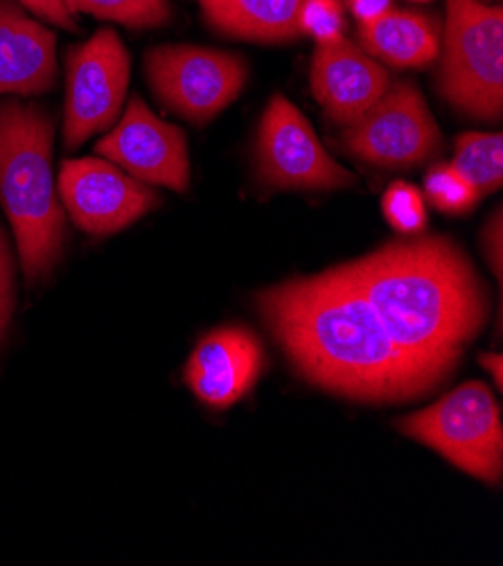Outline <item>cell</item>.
Returning <instances> with one entry per match:
<instances>
[{
	"instance_id": "cell-11",
	"label": "cell",
	"mask_w": 503,
	"mask_h": 566,
	"mask_svg": "<svg viewBox=\"0 0 503 566\" xmlns=\"http://www.w3.org/2000/svg\"><path fill=\"white\" fill-rule=\"evenodd\" d=\"M95 151L147 186L175 192H186L190 186L186 134L154 116L140 97H132L120 123L97 143Z\"/></svg>"
},
{
	"instance_id": "cell-18",
	"label": "cell",
	"mask_w": 503,
	"mask_h": 566,
	"mask_svg": "<svg viewBox=\"0 0 503 566\" xmlns=\"http://www.w3.org/2000/svg\"><path fill=\"white\" fill-rule=\"evenodd\" d=\"M66 6L73 14H91L132 30L160 28L172 19L167 0H66Z\"/></svg>"
},
{
	"instance_id": "cell-21",
	"label": "cell",
	"mask_w": 503,
	"mask_h": 566,
	"mask_svg": "<svg viewBox=\"0 0 503 566\" xmlns=\"http://www.w3.org/2000/svg\"><path fill=\"white\" fill-rule=\"evenodd\" d=\"M301 34L321 43H332L346 36V17L342 0H303L298 17Z\"/></svg>"
},
{
	"instance_id": "cell-2",
	"label": "cell",
	"mask_w": 503,
	"mask_h": 566,
	"mask_svg": "<svg viewBox=\"0 0 503 566\" xmlns=\"http://www.w3.org/2000/svg\"><path fill=\"white\" fill-rule=\"evenodd\" d=\"M388 336L442 379L488 318L470 258L444 235H402L342 264Z\"/></svg>"
},
{
	"instance_id": "cell-25",
	"label": "cell",
	"mask_w": 503,
	"mask_h": 566,
	"mask_svg": "<svg viewBox=\"0 0 503 566\" xmlns=\"http://www.w3.org/2000/svg\"><path fill=\"white\" fill-rule=\"evenodd\" d=\"M359 23H370L390 10V0H346Z\"/></svg>"
},
{
	"instance_id": "cell-23",
	"label": "cell",
	"mask_w": 503,
	"mask_h": 566,
	"mask_svg": "<svg viewBox=\"0 0 503 566\" xmlns=\"http://www.w3.org/2000/svg\"><path fill=\"white\" fill-rule=\"evenodd\" d=\"M12 314V255L8 238L0 229V336H3Z\"/></svg>"
},
{
	"instance_id": "cell-22",
	"label": "cell",
	"mask_w": 503,
	"mask_h": 566,
	"mask_svg": "<svg viewBox=\"0 0 503 566\" xmlns=\"http://www.w3.org/2000/svg\"><path fill=\"white\" fill-rule=\"evenodd\" d=\"M17 3H21V8L30 10L34 17L57 25V28H64V30H77V21L73 19V12L69 10L66 0H17Z\"/></svg>"
},
{
	"instance_id": "cell-10",
	"label": "cell",
	"mask_w": 503,
	"mask_h": 566,
	"mask_svg": "<svg viewBox=\"0 0 503 566\" xmlns=\"http://www.w3.org/2000/svg\"><path fill=\"white\" fill-rule=\"evenodd\" d=\"M60 199L84 233H118L160 206L151 186L129 177L111 160H66L60 172Z\"/></svg>"
},
{
	"instance_id": "cell-8",
	"label": "cell",
	"mask_w": 503,
	"mask_h": 566,
	"mask_svg": "<svg viewBox=\"0 0 503 566\" xmlns=\"http://www.w3.org/2000/svg\"><path fill=\"white\" fill-rule=\"evenodd\" d=\"M132 60L120 36L97 30L88 41L69 50L64 143L69 149L108 129L120 116L129 88Z\"/></svg>"
},
{
	"instance_id": "cell-16",
	"label": "cell",
	"mask_w": 503,
	"mask_h": 566,
	"mask_svg": "<svg viewBox=\"0 0 503 566\" xmlns=\"http://www.w3.org/2000/svg\"><path fill=\"white\" fill-rule=\"evenodd\" d=\"M206 23L233 39L253 43L298 41L303 0H199Z\"/></svg>"
},
{
	"instance_id": "cell-3",
	"label": "cell",
	"mask_w": 503,
	"mask_h": 566,
	"mask_svg": "<svg viewBox=\"0 0 503 566\" xmlns=\"http://www.w3.org/2000/svg\"><path fill=\"white\" fill-rule=\"evenodd\" d=\"M52 118L36 104H0V206L19 244L28 282L60 262L66 212L52 175Z\"/></svg>"
},
{
	"instance_id": "cell-4",
	"label": "cell",
	"mask_w": 503,
	"mask_h": 566,
	"mask_svg": "<svg viewBox=\"0 0 503 566\" xmlns=\"http://www.w3.org/2000/svg\"><path fill=\"white\" fill-rule=\"evenodd\" d=\"M438 88L459 113L496 123L503 111V8L447 0Z\"/></svg>"
},
{
	"instance_id": "cell-26",
	"label": "cell",
	"mask_w": 503,
	"mask_h": 566,
	"mask_svg": "<svg viewBox=\"0 0 503 566\" xmlns=\"http://www.w3.org/2000/svg\"><path fill=\"white\" fill-rule=\"evenodd\" d=\"M481 364H483V368H485L488 373H492L494 384L501 388V377H503L501 357H499V355H483V357H481Z\"/></svg>"
},
{
	"instance_id": "cell-27",
	"label": "cell",
	"mask_w": 503,
	"mask_h": 566,
	"mask_svg": "<svg viewBox=\"0 0 503 566\" xmlns=\"http://www.w3.org/2000/svg\"><path fill=\"white\" fill-rule=\"evenodd\" d=\"M411 3H429V0H411Z\"/></svg>"
},
{
	"instance_id": "cell-15",
	"label": "cell",
	"mask_w": 503,
	"mask_h": 566,
	"mask_svg": "<svg viewBox=\"0 0 503 566\" xmlns=\"http://www.w3.org/2000/svg\"><path fill=\"white\" fill-rule=\"evenodd\" d=\"M359 48L373 60L396 69H422L440 54V25L420 12L394 10L357 28Z\"/></svg>"
},
{
	"instance_id": "cell-12",
	"label": "cell",
	"mask_w": 503,
	"mask_h": 566,
	"mask_svg": "<svg viewBox=\"0 0 503 566\" xmlns=\"http://www.w3.org/2000/svg\"><path fill=\"white\" fill-rule=\"evenodd\" d=\"M310 84L332 123H355L388 91V71L346 36L321 43L312 56Z\"/></svg>"
},
{
	"instance_id": "cell-17",
	"label": "cell",
	"mask_w": 503,
	"mask_h": 566,
	"mask_svg": "<svg viewBox=\"0 0 503 566\" xmlns=\"http://www.w3.org/2000/svg\"><path fill=\"white\" fill-rule=\"evenodd\" d=\"M452 165L481 197L499 190L503 184V136L499 132H468L459 136Z\"/></svg>"
},
{
	"instance_id": "cell-9",
	"label": "cell",
	"mask_w": 503,
	"mask_h": 566,
	"mask_svg": "<svg viewBox=\"0 0 503 566\" xmlns=\"http://www.w3.org/2000/svg\"><path fill=\"white\" fill-rule=\"evenodd\" d=\"M258 177L275 190H344L357 184L327 154L298 106L281 93L269 99L260 123Z\"/></svg>"
},
{
	"instance_id": "cell-5",
	"label": "cell",
	"mask_w": 503,
	"mask_h": 566,
	"mask_svg": "<svg viewBox=\"0 0 503 566\" xmlns=\"http://www.w3.org/2000/svg\"><path fill=\"white\" fill-rule=\"evenodd\" d=\"M400 431L465 474L496 485L503 472L501 409L490 388L468 381L436 405L402 420Z\"/></svg>"
},
{
	"instance_id": "cell-1",
	"label": "cell",
	"mask_w": 503,
	"mask_h": 566,
	"mask_svg": "<svg viewBox=\"0 0 503 566\" xmlns=\"http://www.w3.org/2000/svg\"><path fill=\"white\" fill-rule=\"evenodd\" d=\"M258 307L294 368L342 398L398 405L442 381L388 336L344 266L275 285Z\"/></svg>"
},
{
	"instance_id": "cell-20",
	"label": "cell",
	"mask_w": 503,
	"mask_h": 566,
	"mask_svg": "<svg viewBox=\"0 0 503 566\" xmlns=\"http://www.w3.org/2000/svg\"><path fill=\"white\" fill-rule=\"evenodd\" d=\"M381 212L390 229L400 235H418L427 229V206L422 192L407 181H398L384 192Z\"/></svg>"
},
{
	"instance_id": "cell-7",
	"label": "cell",
	"mask_w": 503,
	"mask_h": 566,
	"mask_svg": "<svg viewBox=\"0 0 503 566\" xmlns=\"http://www.w3.org/2000/svg\"><path fill=\"white\" fill-rule=\"evenodd\" d=\"M342 147L379 169H411L442 147L422 93L411 82H390L388 91L355 123L342 127Z\"/></svg>"
},
{
	"instance_id": "cell-6",
	"label": "cell",
	"mask_w": 503,
	"mask_h": 566,
	"mask_svg": "<svg viewBox=\"0 0 503 566\" xmlns=\"http://www.w3.org/2000/svg\"><path fill=\"white\" fill-rule=\"evenodd\" d=\"M145 75L165 108L195 125H206L240 97L249 69L233 52L158 45L145 56Z\"/></svg>"
},
{
	"instance_id": "cell-13",
	"label": "cell",
	"mask_w": 503,
	"mask_h": 566,
	"mask_svg": "<svg viewBox=\"0 0 503 566\" xmlns=\"http://www.w3.org/2000/svg\"><path fill=\"white\" fill-rule=\"evenodd\" d=\"M262 370V348L244 327L210 332L195 348L186 366V384L212 409H229L240 402Z\"/></svg>"
},
{
	"instance_id": "cell-24",
	"label": "cell",
	"mask_w": 503,
	"mask_h": 566,
	"mask_svg": "<svg viewBox=\"0 0 503 566\" xmlns=\"http://www.w3.org/2000/svg\"><path fill=\"white\" fill-rule=\"evenodd\" d=\"M501 235H503L501 210H496V214L490 219L488 229H485V233H483L485 255H488V260H492V269H494V275H496V277H501Z\"/></svg>"
},
{
	"instance_id": "cell-14",
	"label": "cell",
	"mask_w": 503,
	"mask_h": 566,
	"mask_svg": "<svg viewBox=\"0 0 503 566\" xmlns=\"http://www.w3.org/2000/svg\"><path fill=\"white\" fill-rule=\"evenodd\" d=\"M54 36L12 0H0V93L41 95L54 86Z\"/></svg>"
},
{
	"instance_id": "cell-19",
	"label": "cell",
	"mask_w": 503,
	"mask_h": 566,
	"mask_svg": "<svg viewBox=\"0 0 503 566\" xmlns=\"http://www.w3.org/2000/svg\"><path fill=\"white\" fill-rule=\"evenodd\" d=\"M425 192L433 208L447 214H463L472 210L481 195L459 172L452 163H436L425 177Z\"/></svg>"
}]
</instances>
